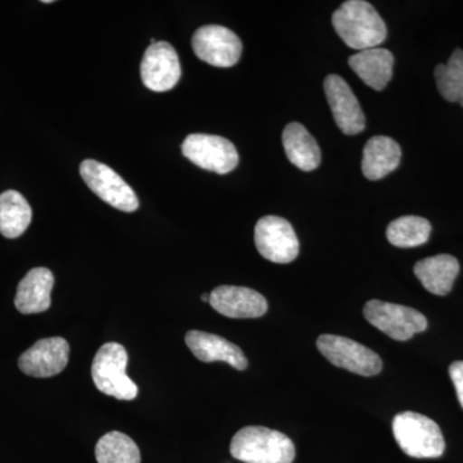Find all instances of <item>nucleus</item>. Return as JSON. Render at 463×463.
<instances>
[{"instance_id": "obj_11", "label": "nucleus", "mask_w": 463, "mask_h": 463, "mask_svg": "<svg viewBox=\"0 0 463 463\" xmlns=\"http://www.w3.org/2000/svg\"><path fill=\"white\" fill-rule=\"evenodd\" d=\"M141 76L143 84L158 93L173 90L178 84L182 67L172 44L157 42L149 45L143 56Z\"/></svg>"}, {"instance_id": "obj_20", "label": "nucleus", "mask_w": 463, "mask_h": 463, "mask_svg": "<svg viewBox=\"0 0 463 463\" xmlns=\"http://www.w3.org/2000/svg\"><path fill=\"white\" fill-rule=\"evenodd\" d=\"M282 143L289 163L303 172H313L321 164V148L304 125L288 124L283 130Z\"/></svg>"}, {"instance_id": "obj_8", "label": "nucleus", "mask_w": 463, "mask_h": 463, "mask_svg": "<svg viewBox=\"0 0 463 463\" xmlns=\"http://www.w3.org/2000/svg\"><path fill=\"white\" fill-rule=\"evenodd\" d=\"M182 152L194 165L221 175L236 169L240 161L233 143L210 134H191L183 142Z\"/></svg>"}, {"instance_id": "obj_1", "label": "nucleus", "mask_w": 463, "mask_h": 463, "mask_svg": "<svg viewBox=\"0 0 463 463\" xmlns=\"http://www.w3.org/2000/svg\"><path fill=\"white\" fill-rule=\"evenodd\" d=\"M332 25L341 41L356 51L377 48L385 42L388 30L373 5L364 0H347L334 14Z\"/></svg>"}, {"instance_id": "obj_5", "label": "nucleus", "mask_w": 463, "mask_h": 463, "mask_svg": "<svg viewBox=\"0 0 463 463\" xmlns=\"http://www.w3.org/2000/svg\"><path fill=\"white\" fill-rule=\"evenodd\" d=\"M317 347L327 361L361 376H376L383 371V361L370 347L336 335H321Z\"/></svg>"}, {"instance_id": "obj_25", "label": "nucleus", "mask_w": 463, "mask_h": 463, "mask_svg": "<svg viewBox=\"0 0 463 463\" xmlns=\"http://www.w3.org/2000/svg\"><path fill=\"white\" fill-rule=\"evenodd\" d=\"M449 376L455 385L457 398L463 408V361L455 362L450 364Z\"/></svg>"}, {"instance_id": "obj_24", "label": "nucleus", "mask_w": 463, "mask_h": 463, "mask_svg": "<svg viewBox=\"0 0 463 463\" xmlns=\"http://www.w3.org/2000/svg\"><path fill=\"white\" fill-rule=\"evenodd\" d=\"M439 93L448 102H457L463 108V51L456 50L447 65L435 69Z\"/></svg>"}, {"instance_id": "obj_12", "label": "nucleus", "mask_w": 463, "mask_h": 463, "mask_svg": "<svg viewBox=\"0 0 463 463\" xmlns=\"http://www.w3.org/2000/svg\"><path fill=\"white\" fill-rule=\"evenodd\" d=\"M70 345L62 337L39 340L18 359L24 373L38 379L56 376L69 364Z\"/></svg>"}, {"instance_id": "obj_14", "label": "nucleus", "mask_w": 463, "mask_h": 463, "mask_svg": "<svg viewBox=\"0 0 463 463\" xmlns=\"http://www.w3.org/2000/svg\"><path fill=\"white\" fill-rule=\"evenodd\" d=\"M209 304L228 318H260L268 312V301L263 295L241 286H219L210 294Z\"/></svg>"}, {"instance_id": "obj_19", "label": "nucleus", "mask_w": 463, "mask_h": 463, "mask_svg": "<svg viewBox=\"0 0 463 463\" xmlns=\"http://www.w3.org/2000/svg\"><path fill=\"white\" fill-rule=\"evenodd\" d=\"M402 160V149L398 142L389 137L377 136L365 143L362 172L370 181H380L394 172Z\"/></svg>"}, {"instance_id": "obj_4", "label": "nucleus", "mask_w": 463, "mask_h": 463, "mask_svg": "<svg viewBox=\"0 0 463 463\" xmlns=\"http://www.w3.org/2000/svg\"><path fill=\"white\" fill-rule=\"evenodd\" d=\"M127 365L128 353L123 345L108 343L100 346L91 364L94 385L109 397L133 401L138 395V386L128 376Z\"/></svg>"}, {"instance_id": "obj_22", "label": "nucleus", "mask_w": 463, "mask_h": 463, "mask_svg": "<svg viewBox=\"0 0 463 463\" xmlns=\"http://www.w3.org/2000/svg\"><path fill=\"white\" fill-rule=\"evenodd\" d=\"M431 224L421 216L407 215L395 219L388 225L386 237L392 246L408 249L417 248L430 239Z\"/></svg>"}, {"instance_id": "obj_15", "label": "nucleus", "mask_w": 463, "mask_h": 463, "mask_svg": "<svg viewBox=\"0 0 463 463\" xmlns=\"http://www.w3.org/2000/svg\"><path fill=\"white\" fill-rule=\"evenodd\" d=\"M185 344L194 355L201 362H225L236 370L248 368L249 362L242 350L236 344L218 335L203 331H190L185 335Z\"/></svg>"}, {"instance_id": "obj_10", "label": "nucleus", "mask_w": 463, "mask_h": 463, "mask_svg": "<svg viewBox=\"0 0 463 463\" xmlns=\"http://www.w3.org/2000/svg\"><path fill=\"white\" fill-rule=\"evenodd\" d=\"M192 48L201 61L215 67L234 66L242 53L239 36L219 25L200 27L192 38Z\"/></svg>"}, {"instance_id": "obj_21", "label": "nucleus", "mask_w": 463, "mask_h": 463, "mask_svg": "<svg viewBox=\"0 0 463 463\" xmlns=\"http://www.w3.org/2000/svg\"><path fill=\"white\" fill-rule=\"evenodd\" d=\"M33 210L25 197L17 191L0 194V233L7 239H17L32 223Z\"/></svg>"}, {"instance_id": "obj_7", "label": "nucleus", "mask_w": 463, "mask_h": 463, "mask_svg": "<svg viewBox=\"0 0 463 463\" xmlns=\"http://www.w3.org/2000/svg\"><path fill=\"white\" fill-rule=\"evenodd\" d=\"M80 175L91 192L120 212L133 213L139 207L136 192L111 167L96 160H84Z\"/></svg>"}, {"instance_id": "obj_16", "label": "nucleus", "mask_w": 463, "mask_h": 463, "mask_svg": "<svg viewBox=\"0 0 463 463\" xmlns=\"http://www.w3.org/2000/svg\"><path fill=\"white\" fill-rule=\"evenodd\" d=\"M54 276L47 268H33L17 288L14 306L23 315H38L51 307Z\"/></svg>"}, {"instance_id": "obj_2", "label": "nucleus", "mask_w": 463, "mask_h": 463, "mask_svg": "<svg viewBox=\"0 0 463 463\" xmlns=\"http://www.w3.org/2000/svg\"><path fill=\"white\" fill-rule=\"evenodd\" d=\"M231 455L245 463H292L297 449L291 439L282 432L246 426L231 441Z\"/></svg>"}, {"instance_id": "obj_18", "label": "nucleus", "mask_w": 463, "mask_h": 463, "mask_svg": "<svg viewBox=\"0 0 463 463\" xmlns=\"http://www.w3.org/2000/svg\"><path fill=\"white\" fill-rule=\"evenodd\" d=\"M413 270L429 292L438 297H446L455 285L459 273V263L452 255L440 254L420 260L414 265Z\"/></svg>"}, {"instance_id": "obj_26", "label": "nucleus", "mask_w": 463, "mask_h": 463, "mask_svg": "<svg viewBox=\"0 0 463 463\" xmlns=\"http://www.w3.org/2000/svg\"><path fill=\"white\" fill-rule=\"evenodd\" d=\"M201 300L206 301V303H209V301H210V294H203V297H201Z\"/></svg>"}, {"instance_id": "obj_9", "label": "nucleus", "mask_w": 463, "mask_h": 463, "mask_svg": "<svg viewBox=\"0 0 463 463\" xmlns=\"http://www.w3.org/2000/svg\"><path fill=\"white\" fill-rule=\"evenodd\" d=\"M255 246L261 257L277 264L291 263L300 250L291 223L276 215L264 216L255 225Z\"/></svg>"}, {"instance_id": "obj_23", "label": "nucleus", "mask_w": 463, "mask_h": 463, "mask_svg": "<svg viewBox=\"0 0 463 463\" xmlns=\"http://www.w3.org/2000/svg\"><path fill=\"white\" fill-rule=\"evenodd\" d=\"M96 459L99 463H141V452L132 438L111 431L97 443Z\"/></svg>"}, {"instance_id": "obj_17", "label": "nucleus", "mask_w": 463, "mask_h": 463, "mask_svg": "<svg viewBox=\"0 0 463 463\" xmlns=\"http://www.w3.org/2000/svg\"><path fill=\"white\" fill-rule=\"evenodd\" d=\"M349 66L365 85L381 91L392 80L394 56L385 48H371L353 54Z\"/></svg>"}, {"instance_id": "obj_3", "label": "nucleus", "mask_w": 463, "mask_h": 463, "mask_svg": "<svg viewBox=\"0 0 463 463\" xmlns=\"http://www.w3.org/2000/svg\"><path fill=\"white\" fill-rule=\"evenodd\" d=\"M392 434L405 455L413 458H439L446 440L437 422L416 412H402L392 420Z\"/></svg>"}, {"instance_id": "obj_6", "label": "nucleus", "mask_w": 463, "mask_h": 463, "mask_svg": "<svg viewBox=\"0 0 463 463\" xmlns=\"http://www.w3.org/2000/svg\"><path fill=\"white\" fill-rule=\"evenodd\" d=\"M364 315L371 325L397 341L412 339L428 328V319L419 310L385 301H368Z\"/></svg>"}, {"instance_id": "obj_13", "label": "nucleus", "mask_w": 463, "mask_h": 463, "mask_svg": "<svg viewBox=\"0 0 463 463\" xmlns=\"http://www.w3.org/2000/svg\"><path fill=\"white\" fill-rule=\"evenodd\" d=\"M326 97L337 127L346 136L364 132L365 118L352 88L339 75H328L325 80Z\"/></svg>"}]
</instances>
